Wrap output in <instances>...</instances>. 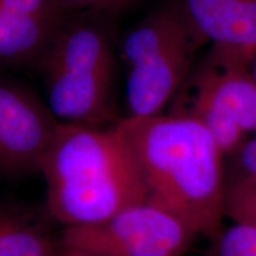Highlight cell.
<instances>
[{
	"instance_id": "obj_17",
	"label": "cell",
	"mask_w": 256,
	"mask_h": 256,
	"mask_svg": "<svg viewBox=\"0 0 256 256\" xmlns=\"http://www.w3.org/2000/svg\"><path fill=\"white\" fill-rule=\"evenodd\" d=\"M60 256H66V255H63V254H62V252H60Z\"/></svg>"
},
{
	"instance_id": "obj_7",
	"label": "cell",
	"mask_w": 256,
	"mask_h": 256,
	"mask_svg": "<svg viewBox=\"0 0 256 256\" xmlns=\"http://www.w3.org/2000/svg\"><path fill=\"white\" fill-rule=\"evenodd\" d=\"M60 124L30 89L0 78V177L40 171Z\"/></svg>"
},
{
	"instance_id": "obj_10",
	"label": "cell",
	"mask_w": 256,
	"mask_h": 256,
	"mask_svg": "<svg viewBox=\"0 0 256 256\" xmlns=\"http://www.w3.org/2000/svg\"><path fill=\"white\" fill-rule=\"evenodd\" d=\"M63 16L25 14L0 8V66L40 62Z\"/></svg>"
},
{
	"instance_id": "obj_13",
	"label": "cell",
	"mask_w": 256,
	"mask_h": 256,
	"mask_svg": "<svg viewBox=\"0 0 256 256\" xmlns=\"http://www.w3.org/2000/svg\"><path fill=\"white\" fill-rule=\"evenodd\" d=\"M226 217L256 226V188H226Z\"/></svg>"
},
{
	"instance_id": "obj_16",
	"label": "cell",
	"mask_w": 256,
	"mask_h": 256,
	"mask_svg": "<svg viewBox=\"0 0 256 256\" xmlns=\"http://www.w3.org/2000/svg\"><path fill=\"white\" fill-rule=\"evenodd\" d=\"M62 254H63V255H66V256H78V255H70V254H66V252H62Z\"/></svg>"
},
{
	"instance_id": "obj_9",
	"label": "cell",
	"mask_w": 256,
	"mask_h": 256,
	"mask_svg": "<svg viewBox=\"0 0 256 256\" xmlns=\"http://www.w3.org/2000/svg\"><path fill=\"white\" fill-rule=\"evenodd\" d=\"M49 211L0 204V256H60V236L51 228Z\"/></svg>"
},
{
	"instance_id": "obj_11",
	"label": "cell",
	"mask_w": 256,
	"mask_h": 256,
	"mask_svg": "<svg viewBox=\"0 0 256 256\" xmlns=\"http://www.w3.org/2000/svg\"><path fill=\"white\" fill-rule=\"evenodd\" d=\"M210 256H256V226L232 220L211 240Z\"/></svg>"
},
{
	"instance_id": "obj_12",
	"label": "cell",
	"mask_w": 256,
	"mask_h": 256,
	"mask_svg": "<svg viewBox=\"0 0 256 256\" xmlns=\"http://www.w3.org/2000/svg\"><path fill=\"white\" fill-rule=\"evenodd\" d=\"M226 188H256V136L224 158Z\"/></svg>"
},
{
	"instance_id": "obj_1",
	"label": "cell",
	"mask_w": 256,
	"mask_h": 256,
	"mask_svg": "<svg viewBox=\"0 0 256 256\" xmlns=\"http://www.w3.org/2000/svg\"><path fill=\"white\" fill-rule=\"evenodd\" d=\"M142 174L147 202L183 220L210 241L226 217L224 154L209 130L162 113L116 121Z\"/></svg>"
},
{
	"instance_id": "obj_14",
	"label": "cell",
	"mask_w": 256,
	"mask_h": 256,
	"mask_svg": "<svg viewBox=\"0 0 256 256\" xmlns=\"http://www.w3.org/2000/svg\"><path fill=\"white\" fill-rule=\"evenodd\" d=\"M64 8H112L121 6L130 0H57Z\"/></svg>"
},
{
	"instance_id": "obj_3",
	"label": "cell",
	"mask_w": 256,
	"mask_h": 256,
	"mask_svg": "<svg viewBox=\"0 0 256 256\" xmlns=\"http://www.w3.org/2000/svg\"><path fill=\"white\" fill-rule=\"evenodd\" d=\"M204 46L209 43L180 4L156 10L140 22L122 44L127 116L165 113Z\"/></svg>"
},
{
	"instance_id": "obj_2",
	"label": "cell",
	"mask_w": 256,
	"mask_h": 256,
	"mask_svg": "<svg viewBox=\"0 0 256 256\" xmlns=\"http://www.w3.org/2000/svg\"><path fill=\"white\" fill-rule=\"evenodd\" d=\"M40 172L46 210L66 226L102 222L147 200L142 174L116 124L60 122Z\"/></svg>"
},
{
	"instance_id": "obj_6",
	"label": "cell",
	"mask_w": 256,
	"mask_h": 256,
	"mask_svg": "<svg viewBox=\"0 0 256 256\" xmlns=\"http://www.w3.org/2000/svg\"><path fill=\"white\" fill-rule=\"evenodd\" d=\"M197 236L183 220L146 200L102 222L66 226L60 241L62 252L78 256H183Z\"/></svg>"
},
{
	"instance_id": "obj_5",
	"label": "cell",
	"mask_w": 256,
	"mask_h": 256,
	"mask_svg": "<svg viewBox=\"0 0 256 256\" xmlns=\"http://www.w3.org/2000/svg\"><path fill=\"white\" fill-rule=\"evenodd\" d=\"M168 108L165 113L206 127L226 158L256 136V81L250 64L209 46Z\"/></svg>"
},
{
	"instance_id": "obj_8",
	"label": "cell",
	"mask_w": 256,
	"mask_h": 256,
	"mask_svg": "<svg viewBox=\"0 0 256 256\" xmlns=\"http://www.w3.org/2000/svg\"><path fill=\"white\" fill-rule=\"evenodd\" d=\"M209 46L249 63L256 56V0H180Z\"/></svg>"
},
{
	"instance_id": "obj_15",
	"label": "cell",
	"mask_w": 256,
	"mask_h": 256,
	"mask_svg": "<svg viewBox=\"0 0 256 256\" xmlns=\"http://www.w3.org/2000/svg\"><path fill=\"white\" fill-rule=\"evenodd\" d=\"M250 69H252V76H254L255 81H256V56L252 58V60L250 62Z\"/></svg>"
},
{
	"instance_id": "obj_4",
	"label": "cell",
	"mask_w": 256,
	"mask_h": 256,
	"mask_svg": "<svg viewBox=\"0 0 256 256\" xmlns=\"http://www.w3.org/2000/svg\"><path fill=\"white\" fill-rule=\"evenodd\" d=\"M48 106L60 122L101 127L113 121L114 55L92 23L62 24L40 57Z\"/></svg>"
}]
</instances>
